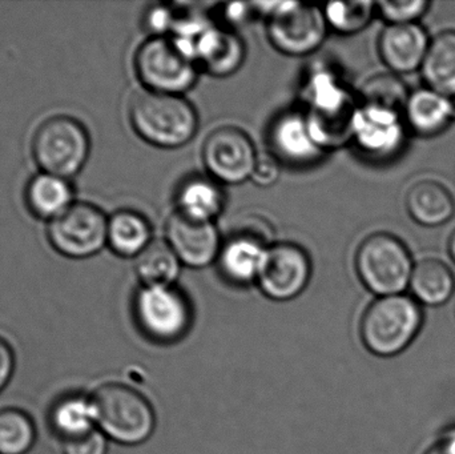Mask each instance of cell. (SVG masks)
I'll list each match as a JSON object with an SVG mask.
<instances>
[{"label": "cell", "instance_id": "obj_1", "mask_svg": "<svg viewBox=\"0 0 455 454\" xmlns=\"http://www.w3.org/2000/svg\"><path fill=\"white\" fill-rule=\"evenodd\" d=\"M302 100L310 133L321 149L333 151L352 141L360 103L336 71L313 68L302 87Z\"/></svg>", "mask_w": 455, "mask_h": 454}, {"label": "cell", "instance_id": "obj_2", "mask_svg": "<svg viewBox=\"0 0 455 454\" xmlns=\"http://www.w3.org/2000/svg\"><path fill=\"white\" fill-rule=\"evenodd\" d=\"M133 131L151 146L176 149L188 144L196 135L199 116L183 96L144 91L130 107Z\"/></svg>", "mask_w": 455, "mask_h": 454}, {"label": "cell", "instance_id": "obj_3", "mask_svg": "<svg viewBox=\"0 0 455 454\" xmlns=\"http://www.w3.org/2000/svg\"><path fill=\"white\" fill-rule=\"evenodd\" d=\"M96 426L108 440L122 445H140L156 428V412L138 389L122 383H106L92 394Z\"/></svg>", "mask_w": 455, "mask_h": 454}, {"label": "cell", "instance_id": "obj_4", "mask_svg": "<svg viewBox=\"0 0 455 454\" xmlns=\"http://www.w3.org/2000/svg\"><path fill=\"white\" fill-rule=\"evenodd\" d=\"M422 325L424 311L413 296L377 298L361 317V340L376 356H397L416 340Z\"/></svg>", "mask_w": 455, "mask_h": 454}, {"label": "cell", "instance_id": "obj_5", "mask_svg": "<svg viewBox=\"0 0 455 454\" xmlns=\"http://www.w3.org/2000/svg\"><path fill=\"white\" fill-rule=\"evenodd\" d=\"M414 263L405 243L387 232L366 237L355 253V271L377 298L403 295L411 287Z\"/></svg>", "mask_w": 455, "mask_h": 454}, {"label": "cell", "instance_id": "obj_6", "mask_svg": "<svg viewBox=\"0 0 455 454\" xmlns=\"http://www.w3.org/2000/svg\"><path fill=\"white\" fill-rule=\"evenodd\" d=\"M31 151L40 172L69 180L84 168L90 157L91 139L79 120L56 115L36 128Z\"/></svg>", "mask_w": 455, "mask_h": 454}, {"label": "cell", "instance_id": "obj_7", "mask_svg": "<svg viewBox=\"0 0 455 454\" xmlns=\"http://www.w3.org/2000/svg\"><path fill=\"white\" fill-rule=\"evenodd\" d=\"M133 316L141 332L157 344H173L188 333L194 312L175 285L141 287L133 299Z\"/></svg>", "mask_w": 455, "mask_h": 454}, {"label": "cell", "instance_id": "obj_8", "mask_svg": "<svg viewBox=\"0 0 455 454\" xmlns=\"http://www.w3.org/2000/svg\"><path fill=\"white\" fill-rule=\"evenodd\" d=\"M135 69L146 91L183 96L197 82V64L170 36L149 37L135 55Z\"/></svg>", "mask_w": 455, "mask_h": 454}, {"label": "cell", "instance_id": "obj_9", "mask_svg": "<svg viewBox=\"0 0 455 454\" xmlns=\"http://www.w3.org/2000/svg\"><path fill=\"white\" fill-rule=\"evenodd\" d=\"M47 237L53 250L66 258H92L107 245L108 219L96 205L74 203L48 223Z\"/></svg>", "mask_w": 455, "mask_h": 454}, {"label": "cell", "instance_id": "obj_10", "mask_svg": "<svg viewBox=\"0 0 455 454\" xmlns=\"http://www.w3.org/2000/svg\"><path fill=\"white\" fill-rule=\"evenodd\" d=\"M323 10L296 2H278L267 18L270 44L288 56H307L323 45L328 34Z\"/></svg>", "mask_w": 455, "mask_h": 454}, {"label": "cell", "instance_id": "obj_11", "mask_svg": "<svg viewBox=\"0 0 455 454\" xmlns=\"http://www.w3.org/2000/svg\"><path fill=\"white\" fill-rule=\"evenodd\" d=\"M408 130L403 112L360 103L352 141L368 159L389 162L403 152Z\"/></svg>", "mask_w": 455, "mask_h": 454}, {"label": "cell", "instance_id": "obj_12", "mask_svg": "<svg viewBox=\"0 0 455 454\" xmlns=\"http://www.w3.org/2000/svg\"><path fill=\"white\" fill-rule=\"evenodd\" d=\"M310 277L312 263L305 250L293 243H277L267 247L257 284L270 300L291 301L307 290Z\"/></svg>", "mask_w": 455, "mask_h": 454}, {"label": "cell", "instance_id": "obj_13", "mask_svg": "<svg viewBox=\"0 0 455 454\" xmlns=\"http://www.w3.org/2000/svg\"><path fill=\"white\" fill-rule=\"evenodd\" d=\"M202 155L210 178L235 186L251 180L259 154L243 131L221 127L205 139Z\"/></svg>", "mask_w": 455, "mask_h": 454}, {"label": "cell", "instance_id": "obj_14", "mask_svg": "<svg viewBox=\"0 0 455 454\" xmlns=\"http://www.w3.org/2000/svg\"><path fill=\"white\" fill-rule=\"evenodd\" d=\"M165 242L183 266L194 269L205 268L218 261L223 245L215 223L189 220L178 212L168 219Z\"/></svg>", "mask_w": 455, "mask_h": 454}, {"label": "cell", "instance_id": "obj_15", "mask_svg": "<svg viewBox=\"0 0 455 454\" xmlns=\"http://www.w3.org/2000/svg\"><path fill=\"white\" fill-rule=\"evenodd\" d=\"M267 143L270 154L278 162L294 167L315 164L325 154L313 139L304 111L297 109L283 112L273 120L267 131Z\"/></svg>", "mask_w": 455, "mask_h": 454}, {"label": "cell", "instance_id": "obj_16", "mask_svg": "<svg viewBox=\"0 0 455 454\" xmlns=\"http://www.w3.org/2000/svg\"><path fill=\"white\" fill-rule=\"evenodd\" d=\"M430 42L427 29L419 23L387 26L379 37V58L392 74L421 71Z\"/></svg>", "mask_w": 455, "mask_h": 454}, {"label": "cell", "instance_id": "obj_17", "mask_svg": "<svg viewBox=\"0 0 455 454\" xmlns=\"http://www.w3.org/2000/svg\"><path fill=\"white\" fill-rule=\"evenodd\" d=\"M267 247L259 237L251 235H237L221 245L218 264L224 279L235 285L257 283Z\"/></svg>", "mask_w": 455, "mask_h": 454}, {"label": "cell", "instance_id": "obj_18", "mask_svg": "<svg viewBox=\"0 0 455 454\" xmlns=\"http://www.w3.org/2000/svg\"><path fill=\"white\" fill-rule=\"evenodd\" d=\"M403 117L409 130L422 138H433L443 133L454 122L451 98L421 87L411 91L403 108Z\"/></svg>", "mask_w": 455, "mask_h": 454}, {"label": "cell", "instance_id": "obj_19", "mask_svg": "<svg viewBox=\"0 0 455 454\" xmlns=\"http://www.w3.org/2000/svg\"><path fill=\"white\" fill-rule=\"evenodd\" d=\"M196 58L197 64L212 76H230L243 66L245 45L235 32L211 26L197 39Z\"/></svg>", "mask_w": 455, "mask_h": 454}, {"label": "cell", "instance_id": "obj_20", "mask_svg": "<svg viewBox=\"0 0 455 454\" xmlns=\"http://www.w3.org/2000/svg\"><path fill=\"white\" fill-rule=\"evenodd\" d=\"M409 216L427 228L445 226L455 215L453 195L435 180H421L411 187L405 199Z\"/></svg>", "mask_w": 455, "mask_h": 454}, {"label": "cell", "instance_id": "obj_21", "mask_svg": "<svg viewBox=\"0 0 455 454\" xmlns=\"http://www.w3.org/2000/svg\"><path fill=\"white\" fill-rule=\"evenodd\" d=\"M224 205L226 196L220 184L205 176L187 179L176 194V212L200 223H215Z\"/></svg>", "mask_w": 455, "mask_h": 454}, {"label": "cell", "instance_id": "obj_22", "mask_svg": "<svg viewBox=\"0 0 455 454\" xmlns=\"http://www.w3.org/2000/svg\"><path fill=\"white\" fill-rule=\"evenodd\" d=\"M24 199L35 218L50 223L74 204L75 189L68 179L39 172L27 184Z\"/></svg>", "mask_w": 455, "mask_h": 454}, {"label": "cell", "instance_id": "obj_23", "mask_svg": "<svg viewBox=\"0 0 455 454\" xmlns=\"http://www.w3.org/2000/svg\"><path fill=\"white\" fill-rule=\"evenodd\" d=\"M51 429L61 442L87 436L98 429L96 412L90 394H69L60 397L48 416Z\"/></svg>", "mask_w": 455, "mask_h": 454}, {"label": "cell", "instance_id": "obj_24", "mask_svg": "<svg viewBox=\"0 0 455 454\" xmlns=\"http://www.w3.org/2000/svg\"><path fill=\"white\" fill-rule=\"evenodd\" d=\"M409 288L421 306L441 307L453 298L455 276L440 259H424L416 263Z\"/></svg>", "mask_w": 455, "mask_h": 454}, {"label": "cell", "instance_id": "obj_25", "mask_svg": "<svg viewBox=\"0 0 455 454\" xmlns=\"http://www.w3.org/2000/svg\"><path fill=\"white\" fill-rule=\"evenodd\" d=\"M152 242L151 224L140 213L122 210L108 219L107 244L115 255L136 259Z\"/></svg>", "mask_w": 455, "mask_h": 454}, {"label": "cell", "instance_id": "obj_26", "mask_svg": "<svg viewBox=\"0 0 455 454\" xmlns=\"http://www.w3.org/2000/svg\"><path fill=\"white\" fill-rule=\"evenodd\" d=\"M425 85L448 96H455V31H443L430 42L421 67Z\"/></svg>", "mask_w": 455, "mask_h": 454}, {"label": "cell", "instance_id": "obj_27", "mask_svg": "<svg viewBox=\"0 0 455 454\" xmlns=\"http://www.w3.org/2000/svg\"><path fill=\"white\" fill-rule=\"evenodd\" d=\"M181 266L183 264L165 240H154L135 259V272L143 287L175 285Z\"/></svg>", "mask_w": 455, "mask_h": 454}, {"label": "cell", "instance_id": "obj_28", "mask_svg": "<svg viewBox=\"0 0 455 454\" xmlns=\"http://www.w3.org/2000/svg\"><path fill=\"white\" fill-rule=\"evenodd\" d=\"M36 436V426L28 413L16 408L0 410V454H27Z\"/></svg>", "mask_w": 455, "mask_h": 454}, {"label": "cell", "instance_id": "obj_29", "mask_svg": "<svg viewBox=\"0 0 455 454\" xmlns=\"http://www.w3.org/2000/svg\"><path fill=\"white\" fill-rule=\"evenodd\" d=\"M377 12V2H334L323 7L329 28L337 34L355 35L363 31L373 20Z\"/></svg>", "mask_w": 455, "mask_h": 454}, {"label": "cell", "instance_id": "obj_30", "mask_svg": "<svg viewBox=\"0 0 455 454\" xmlns=\"http://www.w3.org/2000/svg\"><path fill=\"white\" fill-rule=\"evenodd\" d=\"M411 91L398 75L377 74L369 77L361 88V101L363 104L384 107L403 112L408 101Z\"/></svg>", "mask_w": 455, "mask_h": 454}, {"label": "cell", "instance_id": "obj_31", "mask_svg": "<svg viewBox=\"0 0 455 454\" xmlns=\"http://www.w3.org/2000/svg\"><path fill=\"white\" fill-rule=\"evenodd\" d=\"M432 3L429 0H382L377 2V12L387 26L419 23Z\"/></svg>", "mask_w": 455, "mask_h": 454}, {"label": "cell", "instance_id": "obj_32", "mask_svg": "<svg viewBox=\"0 0 455 454\" xmlns=\"http://www.w3.org/2000/svg\"><path fill=\"white\" fill-rule=\"evenodd\" d=\"M178 13L170 5L157 4L147 11L144 26L152 34V37L167 36L172 34Z\"/></svg>", "mask_w": 455, "mask_h": 454}, {"label": "cell", "instance_id": "obj_33", "mask_svg": "<svg viewBox=\"0 0 455 454\" xmlns=\"http://www.w3.org/2000/svg\"><path fill=\"white\" fill-rule=\"evenodd\" d=\"M281 175V163L277 157L273 156L270 152H262L257 155L256 163H254L253 172H251V181L257 187L267 188L275 186Z\"/></svg>", "mask_w": 455, "mask_h": 454}, {"label": "cell", "instance_id": "obj_34", "mask_svg": "<svg viewBox=\"0 0 455 454\" xmlns=\"http://www.w3.org/2000/svg\"><path fill=\"white\" fill-rule=\"evenodd\" d=\"M64 454H107L108 439L99 429L88 434L87 436L72 442H61Z\"/></svg>", "mask_w": 455, "mask_h": 454}, {"label": "cell", "instance_id": "obj_35", "mask_svg": "<svg viewBox=\"0 0 455 454\" xmlns=\"http://www.w3.org/2000/svg\"><path fill=\"white\" fill-rule=\"evenodd\" d=\"M15 367V352L10 343L0 336V392L10 383Z\"/></svg>", "mask_w": 455, "mask_h": 454}, {"label": "cell", "instance_id": "obj_36", "mask_svg": "<svg viewBox=\"0 0 455 454\" xmlns=\"http://www.w3.org/2000/svg\"><path fill=\"white\" fill-rule=\"evenodd\" d=\"M223 13L228 23L241 26L248 23L256 11H254L253 3H228L224 5Z\"/></svg>", "mask_w": 455, "mask_h": 454}, {"label": "cell", "instance_id": "obj_37", "mask_svg": "<svg viewBox=\"0 0 455 454\" xmlns=\"http://www.w3.org/2000/svg\"><path fill=\"white\" fill-rule=\"evenodd\" d=\"M425 454H455V429L446 432Z\"/></svg>", "mask_w": 455, "mask_h": 454}, {"label": "cell", "instance_id": "obj_38", "mask_svg": "<svg viewBox=\"0 0 455 454\" xmlns=\"http://www.w3.org/2000/svg\"><path fill=\"white\" fill-rule=\"evenodd\" d=\"M448 250L451 260L455 263V231L453 232V235H451V239H449Z\"/></svg>", "mask_w": 455, "mask_h": 454}, {"label": "cell", "instance_id": "obj_39", "mask_svg": "<svg viewBox=\"0 0 455 454\" xmlns=\"http://www.w3.org/2000/svg\"><path fill=\"white\" fill-rule=\"evenodd\" d=\"M451 103H453L454 122H455V96H454V98H451Z\"/></svg>", "mask_w": 455, "mask_h": 454}]
</instances>
